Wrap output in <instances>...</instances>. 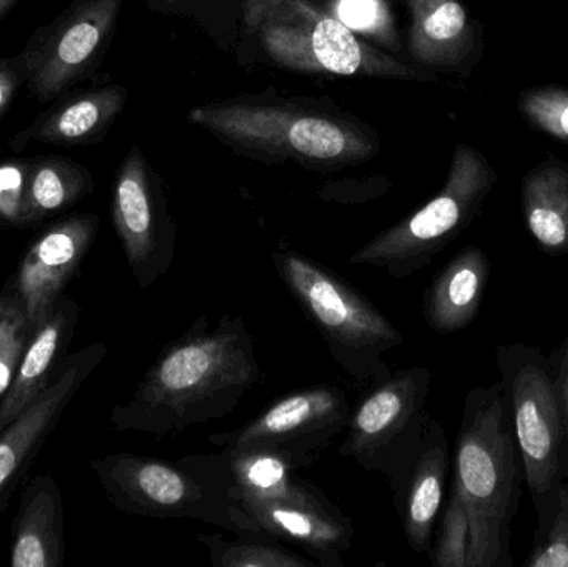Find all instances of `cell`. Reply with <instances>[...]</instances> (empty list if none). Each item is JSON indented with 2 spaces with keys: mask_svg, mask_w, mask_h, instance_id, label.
<instances>
[{
  "mask_svg": "<svg viewBox=\"0 0 568 567\" xmlns=\"http://www.w3.org/2000/svg\"><path fill=\"white\" fill-rule=\"evenodd\" d=\"M262 379L245 318L226 313L213 326L200 315L159 353L132 396L113 406L110 422L116 432L180 435L232 415Z\"/></svg>",
  "mask_w": 568,
  "mask_h": 567,
  "instance_id": "1",
  "label": "cell"
},
{
  "mask_svg": "<svg viewBox=\"0 0 568 567\" xmlns=\"http://www.w3.org/2000/svg\"><path fill=\"white\" fill-rule=\"evenodd\" d=\"M189 122L242 155L304 169L341 170L381 152L373 126L337 107L301 99L236 97L193 107Z\"/></svg>",
  "mask_w": 568,
  "mask_h": 567,
  "instance_id": "2",
  "label": "cell"
},
{
  "mask_svg": "<svg viewBox=\"0 0 568 567\" xmlns=\"http://www.w3.org/2000/svg\"><path fill=\"white\" fill-rule=\"evenodd\" d=\"M450 468L469 516V567H513L510 526L526 475L503 383L467 393Z\"/></svg>",
  "mask_w": 568,
  "mask_h": 567,
  "instance_id": "3",
  "label": "cell"
},
{
  "mask_svg": "<svg viewBox=\"0 0 568 567\" xmlns=\"http://www.w3.org/2000/svg\"><path fill=\"white\" fill-rule=\"evenodd\" d=\"M109 502L126 515L192 519L233 535L263 533L240 505L223 453L180 459L116 453L90 462Z\"/></svg>",
  "mask_w": 568,
  "mask_h": 567,
  "instance_id": "4",
  "label": "cell"
},
{
  "mask_svg": "<svg viewBox=\"0 0 568 567\" xmlns=\"http://www.w3.org/2000/svg\"><path fill=\"white\" fill-rule=\"evenodd\" d=\"M243 23L265 55L283 70L436 82V73L366 42L316 0H243Z\"/></svg>",
  "mask_w": 568,
  "mask_h": 567,
  "instance_id": "5",
  "label": "cell"
},
{
  "mask_svg": "<svg viewBox=\"0 0 568 567\" xmlns=\"http://www.w3.org/2000/svg\"><path fill=\"white\" fill-rule=\"evenodd\" d=\"M236 496L263 533L293 543L320 567H344L353 546V522L286 459L256 448H225Z\"/></svg>",
  "mask_w": 568,
  "mask_h": 567,
  "instance_id": "6",
  "label": "cell"
},
{
  "mask_svg": "<svg viewBox=\"0 0 568 567\" xmlns=\"http://www.w3.org/2000/svg\"><path fill=\"white\" fill-rule=\"evenodd\" d=\"M278 279L326 342L331 358L356 385L379 382L393 369L386 353L404 345L393 322L339 273L290 249L272 255Z\"/></svg>",
  "mask_w": 568,
  "mask_h": 567,
  "instance_id": "7",
  "label": "cell"
},
{
  "mask_svg": "<svg viewBox=\"0 0 568 567\" xmlns=\"http://www.w3.org/2000/svg\"><path fill=\"white\" fill-rule=\"evenodd\" d=\"M496 362L539 519L537 533H542L552 523L560 485L568 478L566 429L552 363L539 346L523 342L497 346Z\"/></svg>",
  "mask_w": 568,
  "mask_h": 567,
  "instance_id": "8",
  "label": "cell"
},
{
  "mask_svg": "<svg viewBox=\"0 0 568 567\" xmlns=\"http://www.w3.org/2000/svg\"><path fill=\"white\" fill-rule=\"evenodd\" d=\"M497 182L489 160L469 143L454 149L446 183L436 196L400 222L364 243L351 255L353 265L383 269L406 279L426 269L474 222Z\"/></svg>",
  "mask_w": 568,
  "mask_h": 567,
  "instance_id": "9",
  "label": "cell"
},
{
  "mask_svg": "<svg viewBox=\"0 0 568 567\" xmlns=\"http://www.w3.org/2000/svg\"><path fill=\"white\" fill-rule=\"evenodd\" d=\"M433 375L426 366L393 369L361 396L337 453L369 473L386 476L396 495L406 482L430 415Z\"/></svg>",
  "mask_w": 568,
  "mask_h": 567,
  "instance_id": "10",
  "label": "cell"
},
{
  "mask_svg": "<svg viewBox=\"0 0 568 567\" xmlns=\"http://www.w3.org/2000/svg\"><path fill=\"white\" fill-rule=\"evenodd\" d=\"M123 0H72L52 22L27 40L26 89L39 103H52L92 77L115 37Z\"/></svg>",
  "mask_w": 568,
  "mask_h": 567,
  "instance_id": "11",
  "label": "cell"
},
{
  "mask_svg": "<svg viewBox=\"0 0 568 567\" xmlns=\"http://www.w3.org/2000/svg\"><path fill=\"white\" fill-rule=\"evenodd\" d=\"M346 392L334 385L294 389L242 428L210 435L216 448H256L275 453L294 469L320 462L349 422Z\"/></svg>",
  "mask_w": 568,
  "mask_h": 567,
  "instance_id": "12",
  "label": "cell"
},
{
  "mask_svg": "<svg viewBox=\"0 0 568 567\" xmlns=\"http://www.w3.org/2000/svg\"><path fill=\"white\" fill-rule=\"evenodd\" d=\"M112 222L139 288L155 285L175 260L179 222L170 212L162 180L140 146H132L116 170Z\"/></svg>",
  "mask_w": 568,
  "mask_h": 567,
  "instance_id": "13",
  "label": "cell"
},
{
  "mask_svg": "<svg viewBox=\"0 0 568 567\" xmlns=\"http://www.w3.org/2000/svg\"><path fill=\"white\" fill-rule=\"evenodd\" d=\"M109 356V346L95 342L65 356L49 388L17 416L0 435V515L65 415L83 383Z\"/></svg>",
  "mask_w": 568,
  "mask_h": 567,
  "instance_id": "14",
  "label": "cell"
},
{
  "mask_svg": "<svg viewBox=\"0 0 568 567\" xmlns=\"http://www.w3.org/2000/svg\"><path fill=\"white\" fill-rule=\"evenodd\" d=\"M99 230L100 216L95 213L65 216L40 233L20 260L9 285L19 296L36 332L55 312Z\"/></svg>",
  "mask_w": 568,
  "mask_h": 567,
  "instance_id": "15",
  "label": "cell"
},
{
  "mask_svg": "<svg viewBox=\"0 0 568 567\" xmlns=\"http://www.w3.org/2000/svg\"><path fill=\"white\" fill-rule=\"evenodd\" d=\"M409 13L410 63L446 75L467 77L479 63L484 30L460 0H403Z\"/></svg>",
  "mask_w": 568,
  "mask_h": 567,
  "instance_id": "16",
  "label": "cell"
},
{
  "mask_svg": "<svg viewBox=\"0 0 568 567\" xmlns=\"http://www.w3.org/2000/svg\"><path fill=\"white\" fill-rule=\"evenodd\" d=\"M129 92L119 83L63 93L53 100L26 129L10 140L13 152H22L32 143L45 145H97L105 140L120 113L125 109Z\"/></svg>",
  "mask_w": 568,
  "mask_h": 567,
  "instance_id": "17",
  "label": "cell"
},
{
  "mask_svg": "<svg viewBox=\"0 0 568 567\" xmlns=\"http://www.w3.org/2000/svg\"><path fill=\"white\" fill-rule=\"evenodd\" d=\"M450 466L453 459L446 429L436 418H429L413 468L399 492L393 495L407 545L417 555H427L433 546Z\"/></svg>",
  "mask_w": 568,
  "mask_h": 567,
  "instance_id": "18",
  "label": "cell"
},
{
  "mask_svg": "<svg viewBox=\"0 0 568 567\" xmlns=\"http://www.w3.org/2000/svg\"><path fill=\"white\" fill-rule=\"evenodd\" d=\"M79 316V303L63 295L55 312L37 330L9 389L0 398V435L55 378L65 355H69L67 350L75 335Z\"/></svg>",
  "mask_w": 568,
  "mask_h": 567,
  "instance_id": "19",
  "label": "cell"
},
{
  "mask_svg": "<svg viewBox=\"0 0 568 567\" xmlns=\"http://www.w3.org/2000/svg\"><path fill=\"white\" fill-rule=\"evenodd\" d=\"M62 493L47 473L32 476L20 493L13 522L10 566L62 567L65 558Z\"/></svg>",
  "mask_w": 568,
  "mask_h": 567,
  "instance_id": "20",
  "label": "cell"
},
{
  "mask_svg": "<svg viewBox=\"0 0 568 567\" xmlns=\"http://www.w3.org/2000/svg\"><path fill=\"white\" fill-rule=\"evenodd\" d=\"M490 262L479 246H466L434 276L424 293V320L437 335L466 330L479 315Z\"/></svg>",
  "mask_w": 568,
  "mask_h": 567,
  "instance_id": "21",
  "label": "cell"
},
{
  "mask_svg": "<svg viewBox=\"0 0 568 567\" xmlns=\"http://www.w3.org/2000/svg\"><path fill=\"white\" fill-rule=\"evenodd\" d=\"M524 219L542 252H568V166L547 162L527 173L523 182Z\"/></svg>",
  "mask_w": 568,
  "mask_h": 567,
  "instance_id": "22",
  "label": "cell"
},
{
  "mask_svg": "<svg viewBox=\"0 0 568 567\" xmlns=\"http://www.w3.org/2000/svg\"><path fill=\"white\" fill-rule=\"evenodd\" d=\"M95 180L82 163L62 155L33 156L30 159L26 196L30 229L82 202L92 195Z\"/></svg>",
  "mask_w": 568,
  "mask_h": 567,
  "instance_id": "23",
  "label": "cell"
},
{
  "mask_svg": "<svg viewBox=\"0 0 568 567\" xmlns=\"http://www.w3.org/2000/svg\"><path fill=\"white\" fill-rule=\"evenodd\" d=\"M215 567H316L317 563L294 555L266 533H246L236 539L220 535H196Z\"/></svg>",
  "mask_w": 568,
  "mask_h": 567,
  "instance_id": "24",
  "label": "cell"
},
{
  "mask_svg": "<svg viewBox=\"0 0 568 567\" xmlns=\"http://www.w3.org/2000/svg\"><path fill=\"white\" fill-rule=\"evenodd\" d=\"M316 2L366 42L399 59L406 52V45L397 29L393 0H316Z\"/></svg>",
  "mask_w": 568,
  "mask_h": 567,
  "instance_id": "25",
  "label": "cell"
},
{
  "mask_svg": "<svg viewBox=\"0 0 568 567\" xmlns=\"http://www.w3.org/2000/svg\"><path fill=\"white\" fill-rule=\"evenodd\" d=\"M36 330L9 283L0 288V398L32 342Z\"/></svg>",
  "mask_w": 568,
  "mask_h": 567,
  "instance_id": "26",
  "label": "cell"
},
{
  "mask_svg": "<svg viewBox=\"0 0 568 567\" xmlns=\"http://www.w3.org/2000/svg\"><path fill=\"white\" fill-rule=\"evenodd\" d=\"M469 543L470 526L466 505L459 493L450 488L436 541H433L427 555L436 567H469Z\"/></svg>",
  "mask_w": 568,
  "mask_h": 567,
  "instance_id": "27",
  "label": "cell"
},
{
  "mask_svg": "<svg viewBox=\"0 0 568 567\" xmlns=\"http://www.w3.org/2000/svg\"><path fill=\"white\" fill-rule=\"evenodd\" d=\"M519 110L537 129L568 142V89L539 87L527 90L520 97Z\"/></svg>",
  "mask_w": 568,
  "mask_h": 567,
  "instance_id": "28",
  "label": "cell"
},
{
  "mask_svg": "<svg viewBox=\"0 0 568 567\" xmlns=\"http://www.w3.org/2000/svg\"><path fill=\"white\" fill-rule=\"evenodd\" d=\"M524 567H568V483L560 485L556 515L546 531L537 533Z\"/></svg>",
  "mask_w": 568,
  "mask_h": 567,
  "instance_id": "29",
  "label": "cell"
},
{
  "mask_svg": "<svg viewBox=\"0 0 568 567\" xmlns=\"http://www.w3.org/2000/svg\"><path fill=\"white\" fill-rule=\"evenodd\" d=\"M30 159L0 160V230L30 229L26 215Z\"/></svg>",
  "mask_w": 568,
  "mask_h": 567,
  "instance_id": "30",
  "label": "cell"
},
{
  "mask_svg": "<svg viewBox=\"0 0 568 567\" xmlns=\"http://www.w3.org/2000/svg\"><path fill=\"white\" fill-rule=\"evenodd\" d=\"M27 77L29 70L22 52L0 59V119L12 105L19 90L26 87Z\"/></svg>",
  "mask_w": 568,
  "mask_h": 567,
  "instance_id": "31",
  "label": "cell"
},
{
  "mask_svg": "<svg viewBox=\"0 0 568 567\" xmlns=\"http://www.w3.org/2000/svg\"><path fill=\"white\" fill-rule=\"evenodd\" d=\"M550 363H552L554 383H556L560 412H562L568 453V338L564 340V342L554 350L552 356H550Z\"/></svg>",
  "mask_w": 568,
  "mask_h": 567,
  "instance_id": "32",
  "label": "cell"
},
{
  "mask_svg": "<svg viewBox=\"0 0 568 567\" xmlns=\"http://www.w3.org/2000/svg\"><path fill=\"white\" fill-rule=\"evenodd\" d=\"M196 2L202 0H146V6L155 12L170 13L190 9Z\"/></svg>",
  "mask_w": 568,
  "mask_h": 567,
  "instance_id": "33",
  "label": "cell"
},
{
  "mask_svg": "<svg viewBox=\"0 0 568 567\" xmlns=\"http://www.w3.org/2000/svg\"><path fill=\"white\" fill-rule=\"evenodd\" d=\"M17 2H19V0H0V23L9 16L10 10L16 7Z\"/></svg>",
  "mask_w": 568,
  "mask_h": 567,
  "instance_id": "34",
  "label": "cell"
}]
</instances>
